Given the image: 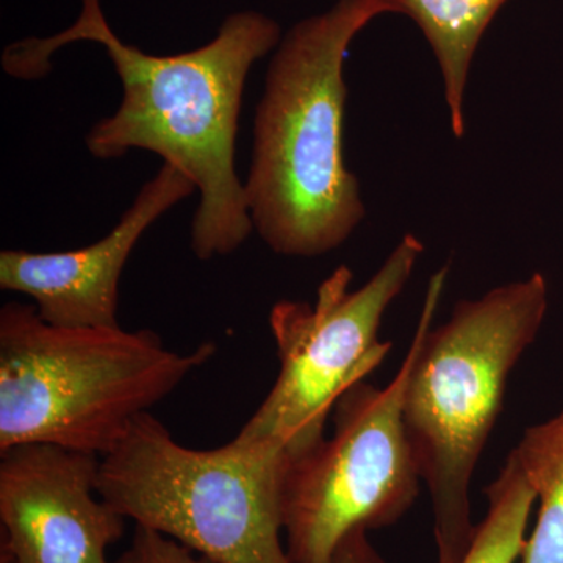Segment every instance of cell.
I'll return each instance as SVG.
<instances>
[{
    "label": "cell",
    "instance_id": "6da1fadb",
    "mask_svg": "<svg viewBox=\"0 0 563 563\" xmlns=\"http://www.w3.org/2000/svg\"><path fill=\"white\" fill-rule=\"evenodd\" d=\"M280 40L273 18L243 10L229 14L199 49L151 55L113 32L101 0H81L69 29L10 44L2 66L14 79H43L62 47L77 41L99 44L120 77L122 101L92 125L85 139L88 151L99 161L150 151L184 173L201 198L191 222V251L206 262L232 254L254 231L235 168L236 132L250 70Z\"/></svg>",
    "mask_w": 563,
    "mask_h": 563
},
{
    "label": "cell",
    "instance_id": "8992f818",
    "mask_svg": "<svg viewBox=\"0 0 563 563\" xmlns=\"http://www.w3.org/2000/svg\"><path fill=\"white\" fill-rule=\"evenodd\" d=\"M413 355L410 343L384 388L351 387L333 409L332 437L290 454L282 517L292 563H331L351 532L387 528L412 507L421 477L402 409Z\"/></svg>",
    "mask_w": 563,
    "mask_h": 563
},
{
    "label": "cell",
    "instance_id": "5b68a950",
    "mask_svg": "<svg viewBox=\"0 0 563 563\" xmlns=\"http://www.w3.org/2000/svg\"><path fill=\"white\" fill-rule=\"evenodd\" d=\"M288 461L276 442L192 450L146 412L101 457L96 490L135 526L211 563H292L282 542Z\"/></svg>",
    "mask_w": 563,
    "mask_h": 563
},
{
    "label": "cell",
    "instance_id": "30bf717a",
    "mask_svg": "<svg viewBox=\"0 0 563 563\" xmlns=\"http://www.w3.org/2000/svg\"><path fill=\"white\" fill-rule=\"evenodd\" d=\"M384 13L409 16L439 62L451 129L465 132L463 96L474 54L485 31L507 0H377Z\"/></svg>",
    "mask_w": 563,
    "mask_h": 563
},
{
    "label": "cell",
    "instance_id": "4fadbf2b",
    "mask_svg": "<svg viewBox=\"0 0 563 563\" xmlns=\"http://www.w3.org/2000/svg\"><path fill=\"white\" fill-rule=\"evenodd\" d=\"M111 563H211L201 555L192 553L176 540L152 529L135 526L133 539L124 551Z\"/></svg>",
    "mask_w": 563,
    "mask_h": 563
},
{
    "label": "cell",
    "instance_id": "9c48e42d",
    "mask_svg": "<svg viewBox=\"0 0 563 563\" xmlns=\"http://www.w3.org/2000/svg\"><path fill=\"white\" fill-rule=\"evenodd\" d=\"M195 191L184 173L163 163L120 222L91 246L0 252V288L29 296L40 317L58 328H120L118 306L125 263L143 233Z\"/></svg>",
    "mask_w": 563,
    "mask_h": 563
},
{
    "label": "cell",
    "instance_id": "3957f363",
    "mask_svg": "<svg viewBox=\"0 0 563 563\" xmlns=\"http://www.w3.org/2000/svg\"><path fill=\"white\" fill-rule=\"evenodd\" d=\"M448 266L429 280L413 333L412 369L404 393V428L431 496L437 563H459L476 531L474 472L501 415L515 366L536 342L548 312L542 274L455 303L433 328Z\"/></svg>",
    "mask_w": 563,
    "mask_h": 563
},
{
    "label": "cell",
    "instance_id": "ba28073f",
    "mask_svg": "<svg viewBox=\"0 0 563 563\" xmlns=\"http://www.w3.org/2000/svg\"><path fill=\"white\" fill-rule=\"evenodd\" d=\"M99 463L55 444L0 453L2 563H111L128 518L96 490Z\"/></svg>",
    "mask_w": 563,
    "mask_h": 563
},
{
    "label": "cell",
    "instance_id": "52a82bcc",
    "mask_svg": "<svg viewBox=\"0 0 563 563\" xmlns=\"http://www.w3.org/2000/svg\"><path fill=\"white\" fill-rule=\"evenodd\" d=\"M422 251L420 240L409 233L357 290H351L354 273L342 265L322 280L314 303H274L269 329L279 374L236 440L276 442L298 454L324 439L325 422L340 398L390 354L391 342L379 340L380 324Z\"/></svg>",
    "mask_w": 563,
    "mask_h": 563
},
{
    "label": "cell",
    "instance_id": "7c38bea8",
    "mask_svg": "<svg viewBox=\"0 0 563 563\" xmlns=\"http://www.w3.org/2000/svg\"><path fill=\"white\" fill-rule=\"evenodd\" d=\"M485 496L487 515L476 526L472 544L459 563H517L537 499L514 451L498 477L485 488Z\"/></svg>",
    "mask_w": 563,
    "mask_h": 563
},
{
    "label": "cell",
    "instance_id": "7a4b0ae2",
    "mask_svg": "<svg viewBox=\"0 0 563 563\" xmlns=\"http://www.w3.org/2000/svg\"><path fill=\"white\" fill-rule=\"evenodd\" d=\"M380 14L377 0H336L292 25L274 52L244 192L254 231L276 254H328L365 217L344 162L343 68L352 40Z\"/></svg>",
    "mask_w": 563,
    "mask_h": 563
},
{
    "label": "cell",
    "instance_id": "8fae6325",
    "mask_svg": "<svg viewBox=\"0 0 563 563\" xmlns=\"http://www.w3.org/2000/svg\"><path fill=\"white\" fill-rule=\"evenodd\" d=\"M512 451L539 503L520 563H563V410L526 429Z\"/></svg>",
    "mask_w": 563,
    "mask_h": 563
},
{
    "label": "cell",
    "instance_id": "5bb4252c",
    "mask_svg": "<svg viewBox=\"0 0 563 563\" xmlns=\"http://www.w3.org/2000/svg\"><path fill=\"white\" fill-rule=\"evenodd\" d=\"M331 563H387L369 540L368 531L351 532L336 548Z\"/></svg>",
    "mask_w": 563,
    "mask_h": 563
},
{
    "label": "cell",
    "instance_id": "277c9868",
    "mask_svg": "<svg viewBox=\"0 0 563 563\" xmlns=\"http://www.w3.org/2000/svg\"><path fill=\"white\" fill-rule=\"evenodd\" d=\"M214 352L209 342L168 350L147 329L58 328L35 306L9 302L0 310V453L38 443L103 457Z\"/></svg>",
    "mask_w": 563,
    "mask_h": 563
}]
</instances>
